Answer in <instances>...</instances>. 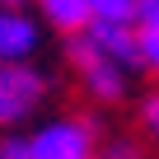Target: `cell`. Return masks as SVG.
<instances>
[{
  "mask_svg": "<svg viewBox=\"0 0 159 159\" xmlns=\"http://www.w3.org/2000/svg\"><path fill=\"white\" fill-rule=\"evenodd\" d=\"M70 61H75V70H80V80H84V89L94 94V98H103V103H112V98H122V89H126V66H117L112 56H103L94 42H89V33L84 38H70Z\"/></svg>",
  "mask_w": 159,
  "mask_h": 159,
  "instance_id": "1",
  "label": "cell"
},
{
  "mask_svg": "<svg viewBox=\"0 0 159 159\" xmlns=\"http://www.w3.org/2000/svg\"><path fill=\"white\" fill-rule=\"evenodd\" d=\"M42 98V75L24 61H0V126L28 117Z\"/></svg>",
  "mask_w": 159,
  "mask_h": 159,
  "instance_id": "2",
  "label": "cell"
},
{
  "mask_svg": "<svg viewBox=\"0 0 159 159\" xmlns=\"http://www.w3.org/2000/svg\"><path fill=\"white\" fill-rule=\"evenodd\" d=\"M28 145H33V159H94L89 122H47Z\"/></svg>",
  "mask_w": 159,
  "mask_h": 159,
  "instance_id": "3",
  "label": "cell"
},
{
  "mask_svg": "<svg viewBox=\"0 0 159 159\" xmlns=\"http://www.w3.org/2000/svg\"><path fill=\"white\" fill-rule=\"evenodd\" d=\"M84 33H89V42H94L103 56H112L117 66H140V33H136L131 19H89Z\"/></svg>",
  "mask_w": 159,
  "mask_h": 159,
  "instance_id": "4",
  "label": "cell"
},
{
  "mask_svg": "<svg viewBox=\"0 0 159 159\" xmlns=\"http://www.w3.org/2000/svg\"><path fill=\"white\" fill-rule=\"evenodd\" d=\"M38 47V24H28L14 5L0 10V61H24Z\"/></svg>",
  "mask_w": 159,
  "mask_h": 159,
  "instance_id": "5",
  "label": "cell"
},
{
  "mask_svg": "<svg viewBox=\"0 0 159 159\" xmlns=\"http://www.w3.org/2000/svg\"><path fill=\"white\" fill-rule=\"evenodd\" d=\"M38 5H42V14H47L61 33H84V24L94 19L89 0H38Z\"/></svg>",
  "mask_w": 159,
  "mask_h": 159,
  "instance_id": "6",
  "label": "cell"
},
{
  "mask_svg": "<svg viewBox=\"0 0 159 159\" xmlns=\"http://www.w3.org/2000/svg\"><path fill=\"white\" fill-rule=\"evenodd\" d=\"M94 19H131L136 14V0H89Z\"/></svg>",
  "mask_w": 159,
  "mask_h": 159,
  "instance_id": "7",
  "label": "cell"
},
{
  "mask_svg": "<svg viewBox=\"0 0 159 159\" xmlns=\"http://www.w3.org/2000/svg\"><path fill=\"white\" fill-rule=\"evenodd\" d=\"M140 66L159 75V28H140Z\"/></svg>",
  "mask_w": 159,
  "mask_h": 159,
  "instance_id": "8",
  "label": "cell"
},
{
  "mask_svg": "<svg viewBox=\"0 0 159 159\" xmlns=\"http://www.w3.org/2000/svg\"><path fill=\"white\" fill-rule=\"evenodd\" d=\"M140 28H159V0H136V14H131Z\"/></svg>",
  "mask_w": 159,
  "mask_h": 159,
  "instance_id": "9",
  "label": "cell"
},
{
  "mask_svg": "<svg viewBox=\"0 0 159 159\" xmlns=\"http://www.w3.org/2000/svg\"><path fill=\"white\" fill-rule=\"evenodd\" d=\"M103 159H140V145H131V140H108V145H103Z\"/></svg>",
  "mask_w": 159,
  "mask_h": 159,
  "instance_id": "10",
  "label": "cell"
},
{
  "mask_svg": "<svg viewBox=\"0 0 159 159\" xmlns=\"http://www.w3.org/2000/svg\"><path fill=\"white\" fill-rule=\"evenodd\" d=\"M140 122H145V131L159 140V94H150V98H145V108H140Z\"/></svg>",
  "mask_w": 159,
  "mask_h": 159,
  "instance_id": "11",
  "label": "cell"
},
{
  "mask_svg": "<svg viewBox=\"0 0 159 159\" xmlns=\"http://www.w3.org/2000/svg\"><path fill=\"white\" fill-rule=\"evenodd\" d=\"M0 159H33V145L10 136V140H0Z\"/></svg>",
  "mask_w": 159,
  "mask_h": 159,
  "instance_id": "12",
  "label": "cell"
},
{
  "mask_svg": "<svg viewBox=\"0 0 159 159\" xmlns=\"http://www.w3.org/2000/svg\"><path fill=\"white\" fill-rule=\"evenodd\" d=\"M5 5H24V0H5Z\"/></svg>",
  "mask_w": 159,
  "mask_h": 159,
  "instance_id": "13",
  "label": "cell"
}]
</instances>
